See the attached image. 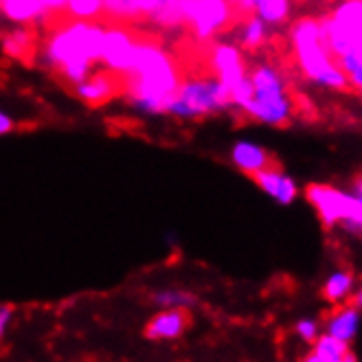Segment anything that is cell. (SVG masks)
I'll return each instance as SVG.
<instances>
[{
	"label": "cell",
	"mask_w": 362,
	"mask_h": 362,
	"mask_svg": "<svg viewBox=\"0 0 362 362\" xmlns=\"http://www.w3.org/2000/svg\"><path fill=\"white\" fill-rule=\"evenodd\" d=\"M13 127H16V121H13L7 112L0 110V136H3V134H9V132L13 130Z\"/></svg>",
	"instance_id": "cell-29"
},
{
	"label": "cell",
	"mask_w": 362,
	"mask_h": 362,
	"mask_svg": "<svg viewBox=\"0 0 362 362\" xmlns=\"http://www.w3.org/2000/svg\"><path fill=\"white\" fill-rule=\"evenodd\" d=\"M240 20L230 0H194L185 27L198 42H213Z\"/></svg>",
	"instance_id": "cell-8"
},
{
	"label": "cell",
	"mask_w": 362,
	"mask_h": 362,
	"mask_svg": "<svg viewBox=\"0 0 362 362\" xmlns=\"http://www.w3.org/2000/svg\"><path fill=\"white\" fill-rule=\"evenodd\" d=\"M351 191H354L356 198H358V200H360V204H362V174L354 180V189H351Z\"/></svg>",
	"instance_id": "cell-31"
},
{
	"label": "cell",
	"mask_w": 362,
	"mask_h": 362,
	"mask_svg": "<svg viewBox=\"0 0 362 362\" xmlns=\"http://www.w3.org/2000/svg\"><path fill=\"white\" fill-rule=\"evenodd\" d=\"M329 53L338 59L362 35V0H340L329 16L321 18Z\"/></svg>",
	"instance_id": "cell-7"
},
{
	"label": "cell",
	"mask_w": 362,
	"mask_h": 362,
	"mask_svg": "<svg viewBox=\"0 0 362 362\" xmlns=\"http://www.w3.org/2000/svg\"><path fill=\"white\" fill-rule=\"evenodd\" d=\"M252 180L268 198H272L274 202H279L284 206L292 204L301 194V189H299V185H296V180L290 174H286L281 167H276V163L262 169V172H257L252 176Z\"/></svg>",
	"instance_id": "cell-11"
},
{
	"label": "cell",
	"mask_w": 362,
	"mask_h": 362,
	"mask_svg": "<svg viewBox=\"0 0 362 362\" xmlns=\"http://www.w3.org/2000/svg\"><path fill=\"white\" fill-rule=\"evenodd\" d=\"M152 303L163 308H182V310H191L198 303V296L189 290L182 288H160L152 294Z\"/></svg>",
	"instance_id": "cell-22"
},
{
	"label": "cell",
	"mask_w": 362,
	"mask_h": 362,
	"mask_svg": "<svg viewBox=\"0 0 362 362\" xmlns=\"http://www.w3.org/2000/svg\"><path fill=\"white\" fill-rule=\"evenodd\" d=\"M228 160L233 163V167L240 169L242 174H246L250 178L257 172H262V169L274 165V158L266 147L252 143V141H238L230 147Z\"/></svg>",
	"instance_id": "cell-15"
},
{
	"label": "cell",
	"mask_w": 362,
	"mask_h": 362,
	"mask_svg": "<svg viewBox=\"0 0 362 362\" xmlns=\"http://www.w3.org/2000/svg\"><path fill=\"white\" fill-rule=\"evenodd\" d=\"M303 196L316 211L323 228H340L362 240V204L354 191L327 182H312L303 189Z\"/></svg>",
	"instance_id": "cell-6"
},
{
	"label": "cell",
	"mask_w": 362,
	"mask_h": 362,
	"mask_svg": "<svg viewBox=\"0 0 362 362\" xmlns=\"http://www.w3.org/2000/svg\"><path fill=\"white\" fill-rule=\"evenodd\" d=\"M233 110L230 93L224 83L213 75H194L180 79V86L169 101L167 112L182 121L206 119L213 115H222Z\"/></svg>",
	"instance_id": "cell-5"
},
{
	"label": "cell",
	"mask_w": 362,
	"mask_h": 362,
	"mask_svg": "<svg viewBox=\"0 0 362 362\" xmlns=\"http://www.w3.org/2000/svg\"><path fill=\"white\" fill-rule=\"evenodd\" d=\"M356 286H358V276L349 268H338L325 276V281L321 286V299L332 308L347 303Z\"/></svg>",
	"instance_id": "cell-18"
},
{
	"label": "cell",
	"mask_w": 362,
	"mask_h": 362,
	"mask_svg": "<svg viewBox=\"0 0 362 362\" xmlns=\"http://www.w3.org/2000/svg\"><path fill=\"white\" fill-rule=\"evenodd\" d=\"M338 64L347 75L349 86L354 90H362V35L356 40V45L345 55L338 57Z\"/></svg>",
	"instance_id": "cell-23"
},
{
	"label": "cell",
	"mask_w": 362,
	"mask_h": 362,
	"mask_svg": "<svg viewBox=\"0 0 362 362\" xmlns=\"http://www.w3.org/2000/svg\"><path fill=\"white\" fill-rule=\"evenodd\" d=\"M11 318H13V310L9 305H0V340L5 338V334L11 325Z\"/></svg>",
	"instance_id": "cell-28"
},
{
	"label": "cell",
	"mask_w": 362,
	"mask_h": 362,
	"mask_svg": "<svg viewBox=\"0 0 362 362\" xmlns=\"http://www.w3.org/2000/svg\"><path fill=\"white\" fill-rule=\"evenodd\" d=\"M303 360L305 362H354L356 354H351V345L321 332V336L310 345V351L303 356Z\"/></svg>",
	"instance_id": "cell-17"
},
{
	"label": "cell",
	"mask_w": 362,
	"mask_h": 362,
	"mask_svg": "<svg viewBox=\"0 0 362 362\" xmlns=\"http://www.w3.org/2000/svg\"><path fill=\"white\" fill-rule=\"evenodd\" d=\"M240 27H238V42L242 51H248V53H255V51H262L268 40H270V27L259 20L257 16H242L240 20Z\"/></svg>",
	"instance_id": "cell-20"
},
{
	"label": "cell",
	"mask_w": 362,
	"mask_h": 362,
	"mask_svg": "<svg viewBox=\"0 0 362 362\" xmlns=\"http://www.w3.org/2000/svg\"><path fill=\"white\" fill-rule=\"evenodd\" d=\"M321 332H323V325L318 323L316 318H301V321H296V325H294V336L303 340L308 347L321 336Z\"/></svg>",
	"instance_id": "cell-26"
},
{
	"label": "cell",
	"mask_w": 362,
	"mask_h": 362,
	"mask_svg": "<svg viewBox=\"0 0 362 362\" xmlns=\"http://www.w3.org/2000/svg\"><path fill=\"white\" fill-rule=\"evenodd\" d=\"M62 13H66L71 20H101L103 5L101 0H66Z\"/></svg>",
	"instance_id": "cell-24"
},
{
	"label": "cell",
	"mask_w": 362,
	"mask_h": 362,
	"mask_svg": "<svg viewBox=\"0 0 362 362\" xmlns=\"http://www.w3.org/2000/svg\"><path fill=\"white\" fill-rule=\"evenodd\" d=\"M73 93L77 99L88 105H103L121 93V77H117L110 71L90 73L77 86H73Z\"/></svg>",
	"instance_id": "cell-12"
},
{
	"label": "cell",
	"mask_w": 362,
	"mask_h": 362,
	"mask_svg": "<svg viewBox=\"0 0 362 362\" xmlns=\"http://www.w3.org/2000/svg\"><path fill=\"white\" fill-rule=\"evenodd\" d=\"M294 11V0H255L252 5V16H257L259 20L270 27H284L292 20Z\"/></svg>",
	"instance_id": "cell-21"
},
{
	"label": "cell",
	"mask_w": 362,
	"mask_h": 362,
	"mask_svg": "<svg viewBox=\"0 0 362 362\" xmlns=\"http://www.w3.org/2000/svg\"><path fill=\"white\" fill-rule=\"evenodd\" d=\"M136 33L125 23L105 25L103 49H101V66L115 73L117 77H125L132 69L134 51H136Z\"/></svg>",
	"instance_id": "cell-9"
},
{
	"label": "cell",
	"mask_w": 362,
	"mask_h": 362,
	"mask_svg": "<svg viewBox=\"0 0 362 362\" xmlns=\"http://www.w3.org/2000/svg\"><path fill=\"white\" fill-rule=\"evenodd\" d=\"M182 73L174 55L152 37H139L132 69L121 77L127 103L141 115H165L180 86Z\"/></svg>",
	"instance_id": "cell-1"
},
{
	"label": "cell",
	"mask_w": 362,
	"mask_h": 362,
	"mask_svg": "<svg viewBox=\"0 0 362 362\" xmlns=\"http://www.w3.org/2000/svg\"><path fill=\"white\" fill-rule=\"evenodd\" d=\"M132 5L136 9L139 20H145V18L150 20L158 11V7L163 5V0H132Z\"/></svg>",
	"instance_id": "cell-27"
},
{
	"label": "cell",
	"mask_w": 362,
	"mask_h": 362,
	"mask_svg": "<svg viewBox=\"0 0 362 362\" xmlns=\"http://www.w3.org/2000/svg\"><path fill=\"white\" fill-rule=\"evenodd\" d=\"M191 323L189 312L182 308H163L152 321L145 325V338L150 340H176Z\"/></svg>",
	"instance_id": "cell-14"
},
{
	"label": "cell",
	"mask_w": 362,
	"mask_h": 362,
	"mask_svg": "<svg viewBox=\"0 0 362 362\" xmlns=\"http://www.w3.org/2000/svg\"><path fill=\"white\" fill-rule=\"evenodd\" d=\"M358 310H362V281H358V286H356V290H354V294H351V299H349Z\"/></svg>",
	"instance_id": "cell-30"
},
{
	"label": "cell",
	"mask_w": 362,
	"mask_h": 362,
	"mask_svg": "<svg viewBox=\"0 0 362 362\" xmlns=\"http://www.w3.org/2000/svg\"><path fill=\"white\" fill-rule=\"evenodd\" d=\"M209 66L211 75L218 77L228 90L248 75L244 51L235 42H213L209 49Z\"/></svg>",
	"instance_id": "cell-10"
},
{
	"label": "cell",
	"mask_w": 362,
	"mask_h": 362,
	"mask_svg": "<svg viewBox=\"0 0 362 362\" xmlns=\"http://www.w3.org/2000/svg\"><path fill=\"white\" fill-rule=\"evenodd\" d=\"M0 49L5 55L20 59V62H29L37 53V42H35V31L33 27H23V25H13L3 37H0Z\"/></svg>",
	"instance_id": "cell-19"
},
{
	"label": "cell",
	"mask_w": 362,
	"mask_h": 362,
	"mask_svg": "<svg viewBox=\"0 0 362 362\" xmlns=\"http://www.w3.org/2000/svg\"><path fill=\"white\" fill-rule=\"evenodd\" d=\"M362 327V310H358L351 301L334 305L329 316H325L323 321V332L343 340V343L351 345L358 338Z\"/></svg>",
	"instance_id": "cell-13"
},
{
	"label": "cell",
	"mask_w": 362,
	"mask_h": 362,
	"mask_svg": "<svg viewBox=\"0 0 362 362\" xmlns=\"http://www.w3.org/2000/svg\"><path fill=\"white\" fill-rule=\"evenodd\" d=\"M103 35L105 25L99 20H66L49 33L37 53L42 64L73 88L95 73L101 62Z\"/></svg>",
	"instance_id": "cell-2"
},
{
	"label": "cell",
	"mask_w": 362,
	"mask_h": 362,
	"mask_svg": "<svg viewBox=\"0 0 362 362\" xmlns=\"http://www.w3.org/2000/svg\"><path fill=\"white\" fill-rule=\"evenodd\" d=\"M103 5V16L110 23H136L139 16L132 5V0H101Z\"/></svg>",
	"instance_id": "cell-25"
},
{
	"label": "cell",
	"mask_w": 362,
	"mask_h": 362,
	"mask_svg": "<svg viewBox=\"0 0 362 362\" xmlns=\"http://www.w3.org/2000/svg\"><path fill=\"white\" fill-rule=\"evenodd\" d=\"M0 18L9 25L33 27L51 18L42 0H0Z\"/></svg>",
	"instance_id": "cell-16"
},
{
	"label": "cell",
	"mask_w": 362,
	"mask_h": 362,
	"mask_svg": "<svg viewBox=\"0 0 362 362\" xmlns=\"http://www.w3.org/2000/svg\"><path fill=\"white\" fill-rule=\"evenodd\" d=\"M248 77L252 83V99L242 115L268 127H288L296 115V101L290 93L286 73L272 62H257L248 69Z\"/></svg>",
	"instance_id": "cell-4"
},
{
	"label": "cell",
	"mask_w": 362,
	"mask_h": 362,
	"mask_svg": "<svg viewBox=\"0 0 362 362\" xmlns=\"http://www.w3.org/2000/svg\"><path fill=\"white\" fill-rule=\"evenodd\" d=\"M290 49L296 69L301 75L332 93H347L351 90L347 75L340 69L338 59L329 53L325 33L321 27V18L303 16L294 20L288 29Z\"/></svg>",
	"instance_id": "cell-3"
}]
</instances>
